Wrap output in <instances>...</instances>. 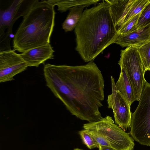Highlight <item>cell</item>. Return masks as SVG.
Masks as SVG:
<instances>
[{
    "label": "cell",
    "mask_w": 150,
    "mask_h": 150,
    "mask_svg": "<svg viewBox=\"0 0 150 150\" xmlns=\"http://www.w3.org/2000/svg\"><path fill=\"white\" fill-rule=\"evenodd\" d=\"M43 73L46 85L72 115L88 122L103 118L99 109L104 98V80L93 61L74 66L47 64Z\"/></svg>",
    "instance_id": "6da1fadb"
},
{
    "label": "cell",
    "mask_w": 150,
    "mask_h": 150,
    "mask_svg": "<svg viewBox=\"0 0 150 150\" xmlns=\"http://www.w3.org/2000/svg\"><path fill=\"white\" fill-rule=\"evenodd\" d=\"M75 32L76 49L86 62L93 61L113 43L117 29L110 7L105 0L83 11Z\"/></svg>",
    "instance_id": "7a4b0ae2"
},
{
    "label": "cell",
    "mask_w": 150,
    "mask_h": 150,
    "mask_svg": "<svg viewBox=\"0 0 150 150\" xmlns=\"http://www.w3.org/2000/svg\"><path fill=\"white\" fill-rule=\"evenodd\" d=\"M54 6L47 0H34L14 35V51L23 53L50 43L54 25Z\"/></svg>",
    "instance_id": "3957f363"
},
{
    "label": "cell",
    "mask_w": 150,
    "mask_h": 150,
    "mask_svg": "<svg viewBox=\"0 0 150 150\" xmlns=\"http://www.w3.org/2000/svg\"><path fill=\"white\" fill-rule=\"evenodd\" d=\"M139 102L132 113L129 134L140 144L150 146V83L146 81Z\"/></svg>",
    "instance_id": "277c9868"
},
{
    "label": "cell",
    "mask_w": 150,
    "mask_h": 150,
    "mask_svg": "<svg viewBox=\"0 0 150 150\" xmlns=\"http://www.w3.org/2000/svg\"><path fill=\"white\" fill-rule=\"evenodd\" d=\"M84 129L95 132L103 137L115 150H132L134 143L130 134L116 125L112 118L107 116L100 121L88 122Z\"/></svg>",
    "instance_id": "5b68a950"
},
{
    "label": "cell",
    "mask_w": 150,
    "mask_h": 150,
    "mask_svg": "<svg viewBox=\"0 0 150 150\" xmlns=\"http://www.w3.org/2000/svg\"><path fill=\"white\" fill-rule=\"evenodd\" d=\"M118 64L124 69L132 85L135 101H139L146 80L143 64L137 48L129 47L121 50Z\"/></svg>",
    "instance_id": "8992f818"
},
{
    "label": "cell",
    "mask_w": 150,
    "mask_h": 150,
    "mask_svg": "<svg viewBox=\"0 0 150 150\" xmlns=\"http://www.w3.org/2000/svg\"><path fill=\"white\" fill-rule=\"evenodd\" d=\"M26 1L14 0L8 8L0 10V52L11 50L10 43L13 25L19 17L24 16L30 8L23 9Z\"/></svg>",
    "instance_id": "52a82bcc"
},
{
    "label": "cell",
    "mask_w": 150,
    "mask_h": 150,
    "mask_svg": "<svg viewBox=\"0 0 150 150\" xmlns=\"http://www.w3.org/2000/svg\"><path fill=\"white\" fill-rule=\"evenodd\" d=\"M111 80L112 93L108 96V108L112 110L115 123L125 131L130 127V106L117 90L112 76Z\"/></svg>",
    "instance_id": "ba28073f"
},
{
    "label": "cell",
    "mask_w": 150,
    "mask_h": 150,
    "mask_svg": "<svg viewBox=\"0 0 150 150\" xmlns=\"http://www.w3.org/2000/svg\"><path fill=\"white\" fill-rule=\"evenodd\" d=\"M28 67L20 54L13 50L0 52V82L12 81Z\"/></svg>",
    "instance_id": "9c48e42d"
},
{
    "label": "cell",
    "mask_w": 150,
    "mask_h": 150,
    "mask_svg": "<svg viewBox=\"0 0 150 150\" xmlns=\"http://www.w3.org/2000/svg\"><path fill=\"white\" fill-rule=\"evenodd\" d=\"M150 41V25L125 35L117 34L113 43L122 47L138 48Z\"/></svg>",
    "instance_id": "30bf717a"
},
{
    "label": "cell",
    "mask_w": 150,
    "mask_h": 150,
    "mask_svg": "<svg viewBox=\"0 0 150 150\" xmlns=\"http://www.w3.org/2000/svg\"><path fill=\"white\" fill-rule=\"evenodd\" d=\"M54 51L50 44L34 48L20 54L28 67H38L53 59Z\"/></svg>",
    "instance_id": "8fae6325"
},
{
    "label": "cell",
    "mask_w": 150,
    "mask_h": 150,
    "mask_svg": "<svg viewBox=\"0 0 150 150\" xmlns=\"http://www.w3.org/2000/svg\"><path fill=\"white\" fill-rule=\"evenodd\" d=\"M109 5L117 29L123 23L125 19L136 0H105Z\"/></svg>",
    "instance_id": "7c38bea8"
},
{
    "label": "cell",
    "mask_w": 150,
    "mask_h": 150,
    "mask_svg": "<svg viewBox=\"0 0 150 150\" xmlns=\"http://www.w3.org/2000/svg\"><path fill=\"white\" fill-rule=\"evenodd\" d=\"M117 90L131 106L135 101L133 87L125 70L121 69L119 79L115 83Z\"/></svg>",
    "instance_id": "4fadbf2b"
},
{
    "label": "cell",
    "mask_w": 150,
    "mask_h": 150,
    "mask_svg": "<svg viewBox=\"0 0 150 150\" xmlns=\"http://www.w3.org/2000/svg\"><path fill=\"white\" fill-rule=\"evenodd\" d=\"M87 6L80 5L69 9L70 12L62 25V28L65 32L71 31L75 28L80 20L83 9Z\"/></svg>",
    "instance_id": "5bb4252c"
},
{
    "label": "cell",
    "mask_w": 150,
    "mask_h": 150,
    "mask_svg": "<svg viewBox=\"0 0 150 150\" xmlns=\"http://www.w3.org/2000/svg\"><path fill=\"white\" fill-rule=\"evenodd\" d=\"M47 1L54 6L57 5L58 10L61 12H65L70 8L80 5L88 6L100 1L98 0H49Z\"/></svg>",
    "instance_id": "9a60e30c"
},
{
    "label": "cell",
    "mask_w": 150,
    "mask_h": 150,
    "mask_svg": "<svg viewBox=\"0 0 150 150\" xmlns=\"http://www.w3.org/2000/svg\"><path fill=\"white\" fill-rule=\"evenodd\" d=\"M140 13L136 15L124 23L117 29V34L125 35L137 29V25Z\"/></svg>",
    "instance_id": "2e32d148"
},
{
    "label": "cell",
    "mask_w": 150,
    "mask_h": 150,
    "mask_svg": "<svg viewBox=\"0 0 150 150\" xmlns=\"http://www.w3.org/2000/svg\"><path fill=\"white\" fill-rule=\"evenodd\" d=\"M137 48L143 64L144 72L150 71V41Z\"/></svg>",
    "instance_id": "e0dca14e"
},
{
    "label": "cell",
    "mask_w": 150,
    "mask_h": 150,
    "mask_svg": "<svg viewBox=\"0 0 150 150\" xmlns=\"http://www.w3.org/2000/svg\"><path fill=\"white\" fill-rule=\"evenodd\" d=\"M149 3V0H136L127 13L123 23L132 17L141 13Z\"/></svg>",
    "instance_id": "ac0fdd59"
},
{
    "label": "cell",
    "mask_w": 150,
    "mask_h": 150,
    "mask_svg": "<svg viewBox=\"0 0 150 150\" xmlns=\"http://www.w3.org/2000/svg\"><path fill=\"white\" fill-rule=\"evenodd\" d=\"M78 133L83 143L89 149L98 148L99 145L86 130L84 129L79 131Z\"/></svg>",
    "instance_id": "d6986e66"
},
{
    "label": "cell",
    "mask_w": 150,
    "mask_h": 150,
    "mask_svg": "<svg viewBox=\"0 0 150 150\" xmlns=\"http://www.w3.org/2000/svg\"><path fill=\"white\" fill-rule=\"evenodd\" d=\"M150 25V0L140 13L137 27L138 28Z\"/></svg>",
    "instance_id": "ffe728a7"
},
{
    "label": "cell",
    "mask_w": 150,
    "mask_h": 150,
    "mask_svg": "<svg viewBox=\"0 0 150 150\" xmlns=\"http://www.w3.org/2000/svg\"><path fill=\"white\" fill-rule=\"evenodd\" d=\"M86 130L89 134L93 138L99 146L111 147L109 144L106 140L99 134L92 131Z\"/></svg>",
    "instance_id": "44dd1931"
},
{
    "label": "cell",
    "mask_w": 150,
    "mask_h": 150,
    "mask_svg": "<svg viewBox=\"0 0 150 150\" xmlns=\"http://www.w3.org/2000/svg\"><path fill=\"white\" fill-rule=\"evenodd\" d=\"M98 148L99 150H115L112 147L102 146H99Z\"/></svg>",
    "instance_id": "7402d4cb"
},
{
    "label": "cell",
    "mask_w": 150,
    "mask_h": 150,
    "mask_svg": "<svg viewBox=\"0 0 150 150\" xmlns=\"http://www.w3.org/2000/svg\"><path fill=\"white\" fill-rule=\"evenodd\" d=\"M73 150H84L79 149V148H76L74 149Z\"/></svg>",
    "instance_id": "603a6c76"
}]
</instances>
